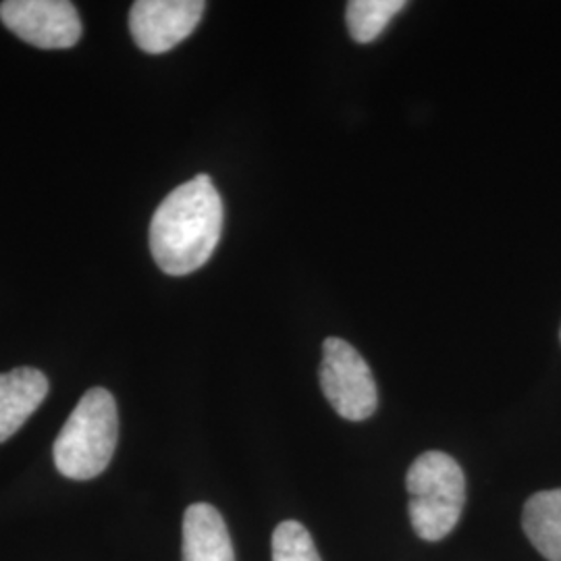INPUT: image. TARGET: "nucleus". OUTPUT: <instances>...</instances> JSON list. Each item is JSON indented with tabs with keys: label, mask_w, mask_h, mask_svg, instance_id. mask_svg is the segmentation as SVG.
<instances>
[{
	"label": "nucleus",
	"mask_w": 561,
	"mask_h": 561,
	"mask_svg": "<svg viewBox=\"0 0 561 561\" xmlns=\"http://www.w3.org/2000/svg\"><path fill=\"white\" fill-rule=\"evenodd\" d=\"M222 233V201L208 175L175 187L150 222V250L162 273L183 277L215 254Z\"/></svg>",
	"instance_id": "f257e3e1"
},
{
	"label": "nucleus",
	"mask_w": 561,
	"mask_h": 561,
	"mask_svg": "<svg viewBox=\"0 0 561 561\" xmlns=\"http://www.w3.org/2000/svg\"><path fill=\"white\" fill-rule=\"evenodd\" d=\"M119 439L115 398L102 389H90L60 428L53 447L55 466L71 481H90L113 460Z\"/></svg>",
	"instance_id": "f03ea898"
},
{
	"label": "nucleus",
	"mask_w": 561,
	"mask_h": 561,
	"mask_svg": "<svg viewBox=\"0 0 561 561\" xmlns=\"http://www.w3.org/2000/svg\"><path fill=\"white\" fill-rule=\"evenodd\" d=\"M410 522L422 541H442L461 518L466 477L460 463L443 451H426L408 470Z\"/></svg>",
	"instance_id": "7ed1b4c3"
},
{
	"label": "nucleus",
	"mask_w": 561,
	"mask_h": 561,
	"mask_svg": "<svg viewBox=\"0 0 561 561\" xmlns=\"http://www.w3.org/2000/svg\"><path fill=\"white\" fill-rule=\"evenodd\" d=\"M321 387L324 398L341 419L366 421L377 412V382L360 352L340 337L322 345Z\"/></svg>",
	"instance_id": "20e7f679"
},
{
	"label": "nucleus",
	"mask_w": 561,
	"mask_h": 561,
	"mask_svg": "<svg viewBox=\"0 0 561 561\" xmlns=\"http://www.w3.org/2000/svg\"><path fill=\"white\" fill-rule=\"evenodd\" d=\"M0 20L21 41L38 48H71L81 38V20L67 0H7Z\"/></svg>",
	"instance_id": "39448f33"
},
{
	"label": "nucleus",
	"mask_w": 561,
	"mask_h": 561,
	"mask_svg": "<svg viewBox=\"0 0 561 561\" xmlns=\"http://www.w3.org/2000/svg\"><path fill=\"white\" fill-rule=\"evenodd\" d=\"M202 0H138L129 11V32L148 55H162L185 41L201 23Z\"/></svg>",
	"instance_id": "423d86ee"
},
{
	"label": "nucleus",
	"mask_w": 561,
	"mask_h": 561,
	"mask_svg": "<svg viewBox=\"0 0 561 561\" xmlns=\"http://www.w3.org/2000/svg\"><path fill=\"white\" fill-rule=\"evenodd\" d=\"M48 396V379L38 368L0 375V443L11 439Z\"/></svg>",
	"instance_id": "0eeeda50"
},
{
	"label": "nucleus",
	"mask_w": 561,
	"mask_h": 561,
	"mask_svg": "<svg viewBox=\"0 0 561 561\" xmlns=\"http://www.w3.org/2000/svg\"><path fill=\"white\" fill-rule=\"evenodd\" d=\"M183 561H236L227 524L217 507L194 503L185 510Z\"/></svg>",
	"instance_id": "6e6552de"
},
{
	"label": "nucleus",
	"mask_w": 561,
	"mask_h": 561,
	"mask_svg": "<svg viewBox=\"0 0 561 561\" xmlns=\"http://www.w3.org/2000/svg\"><path fill=\"white\" fill-rule=\"evenodd\" d=\"M522 528L547 561H561V489L535 493L522 512Z\"/></svg>",
	"instance_id": "1a4fd4ad"
},
{
	"label": "nucleus",
	"mask_w": 561,
	"mask_h": 561,
	"mask_svg": "<svg viewBox=\"0 0 561 561\" xmlns=\"http://www.w3.org/2000/svg\"><path fill=\"white\" fill-rule=\"evenodd\" d=\"M405 7V0H352L345 9L347 32L358 44L377 41Z\"/></svg>",
	"instance_id": "9d476101"
},
{
	"label": "nucleus",
	"mask_w": 561,
	"mask_h": 561,
	"mask_svg": "<svg viewBox=\"0 0 561 561\" xmlns=\"http://www.w3.org/2000/svg\"><path fill=\"white\" fill-rule=\"evenodd\" d=\"M273 561H321V556L306 526L287 520L273 533Z\"/></svg>",
	"instance_id": "9b49d317"
},
{
	"label": "nucleus",
	"mask_w": 561,
	"mask_h": 561,
	"mask_svg": "<svg viewBox=\"0 0 561 561\" xmlns=\"http://www.w3.org/2000/svg\"><path fill=\"white\" fill-rule=\"evenodd\" d=\"M560 340H561V331H560Z\"/></svg>",
	"instance_id": "f8f14e48"
}]
</instances>
